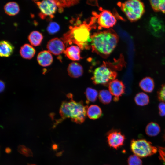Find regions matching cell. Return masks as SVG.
I'll return each instance as SVG.
<instances>
[{"label": "cell", "instance_id": "1", "mask_svg": "<svg viewBox=\"0 0 165 165\" xmlns=\"http://www.w3.org/2000/svg\"><path fill=\"white\" fill-rule=\"evenodd\" d=\"M119 39L118 35L112 29L94 33L90 36L92 51L102 57L106 58L115 49Z\"/></svg>", "mask_w": 165, "mask_h": 165}, {"label": "cell", "instance_id": "2", "mask_svg": "<svg viewBox=\"0 0 165 165\" xmlns=\"http://www.w3.org/2000/svg\"><path fill=\"white\" fill-rule=\"evenodd\" d=\"M94 16L89 23L86 21L69 27V30L64 34L62 40L67 44L74 43L81 49H86L90 41V31L96 21Z\"/></svg>", "mask_w": 165, "mask_h": 165}, {"label": "cell", "instance_id": "3", "mask_svg": "<svg viewBox=\"0 0 165 165\" xmlns=\"http://www.w3.org/2000/svg\"><path fill=\"white\" fill-rule=\"evenodd\" d=\"M72 97V94H68L67 97L69 100L62 103L59 112L61 120L70 118L74 122L81 124L86 119L88 106L84 105L82 101H75L73 99Z\"/></svg>", "mask_w": 165, "mask_h": 165}, {"label": "cell", "instance_id": "4", "mask_svg": "<svg viewBox=\"0 0 165 165\" xmlns=\"http://www.w3.org/2000/svg\"><path fill=\"white\" fill-rule=\"evenodd\" d=\"M119 6L131 22L140 19L145 12L143 3L139 0H131L119 3Z\"/></svg>", "mask_w": 165, "mask_h": 165}, {"label": "cell", "instance_id": "5", "mask_svg": "<svg viewBox=\"0 0 165 165\" xmlns=\"http://www.w3.org/2000/svg\"><path fill=\"white\" fill-rule=\"evenodd\" d=\"M117 75L116 71L104 63L95 69L91 79L94 84L108 86L110 82L115 79Z\"/></svg>", "mask_w": 165, "mask_h": 165}, {"label": "cell", "instance_id": "6", "mask_svg": "<svg viewBox=\"0 0 165 165\" xmlns=\"http://www.w3.org/2000/svg\"><path fill=\"white\" fill-rule=\"evenodd\" d=\"M130 148L134 155L140 157L150 156L156 153L158 149L152 143L145 139H133Z\"/></svg>", "mask_w": 165, "mask_h": 165}, {"label": "cell", "instance_id": "7", "mask_svg": "<svg viewBox=\"0 0 165 165\" xmlns=\"http://www.w3.org/2000/svg\"><path fill=\"white\" fill-rule=\"evenodd\" d=\"M94 16L99 26L107 29L111 28L117 22L116 17L108 10H102L99 14L96 13Z\"/></svg>", "mask_w": 165, "mask_h": 165}, {"label": "cell", "instance_id": "8", "mask_svg": "<svg viewBox=\"0 0 165 165\" xmlns=\"http://www.w3.org/2000/svg\"><path fill=\"white\" fill-rule=\"evenodd\" d=\"M35 2L40 10L39 16L42 19H44L47 16L52 18L54 16L57 8L54 0H43Z\"/></svg>", "mask_w": 165, "mask_h": 165}, {"label": "cell", "instance_id": "9", "mask_svg": "<svg viewBox=\"0 0 165 165\" xmlns=\"http://www.w3.org/2000/svg\"><path fill=\"white\" fill-rule=\"evenodd\" d=\"M108 143L111 148L117 149L122 146L125 140V137L120 131L117 130H112L107 134Z\"/></svg>", "mask_w": 165, "mask_h": 165}, {"label": "cell", "instance_id": "10", "mask_svg": "<svg viewBox=\"0 0 165 165\" xmlns=\"http://www.w3.org/2000/svg\"><path fill=\"white\" fill-rule=\"evenodd\" d=\"M108 86L109 91L114 96L113 100L116 102L118 101L119 97L124 93V85L122 81L115 79L110 82Z\"/></svg>", "mask_w": 165, "mask_h": 165}, {"label": "cell", "instance_id": "11", "mask_svg": "<svg viewBox=\"0 0 165 165\" xmlns=\"http://www.w3.org/2000/svg\"><path fill=\"white\" fill-rule=\"evenodd\" d=\"M64 43L62 40L54 38L50 40L47 45L48 51L55 55H59L65 50Z\"/></svg>", "mask_w": 165, "mask_h": 165}, {"label": "cell", "instance_id": "12", "mask_svg": "<svg viewBox=\"0 0 165 165\" xmlns=\"http://www.w3.org/2000/svg\"><path fill=\"white\" fill-rule=\"evenodd\" d=\"M149 26L150 31L155 36H160L164 31L165 27L163 22L157 17L151 18Z\"/></svg>", "mask_w": 165, "mask_h": 165}, {"label": "cell", "instance_id": "13", "mask_svg": "<svg viewBox=\"0 0 165 165\" xmlns=\"http://www.w3.org/2000/svg\"><path fill=\"white\" fill-rule=\"evenodd\" d=\"M37 59L38 64L43 67L50 65L53 61L52 55L48 50H44L39 52L37 55Z\"/></svg>", "mask_w": 165, "mask_h": 165}, {"label": "cell", "instance_id": "14", "mask_svg": "<svg viewBox=\"0 0 165 165\" xmlns=\"http://www.w3.org/2000/svg\"><path fill=\"white\" fill-rule=\"evenodd\" d=\"M67 71L68 75L73 78H79L83 73V68L82 66L79 63L73 62L68 65Z\"/></svg>", "mask_w": 165, "mask_h": 165}, {"label": "cell", "instance_id": "15", "mask_svg": "<svg viewBox=\"0 0 165 165\" xmlns=\"http://www.w3.org/2000/svg\"><path fill=\"white\" fill-rule=\"evenodd\" d=\"M80 49L77 46L72 45L67 48L64 53L70 60L73 61L80 59Z\"/></svg>", "mask_w": 165, "mask_h": 165}, {"label": "cell", "instance_id": "16", "mask_svg": "<svg viewBox=\"0 0 165 165\" xmlns=\"http://www.w3.org/2000/svg\"><path fill=\"white\" fill-rule=\"evenodd\" d=\"M14 47L9 42L6 40L0 41V57H8L13 53Z\"/></svg>", "mask_w": 165, "mask_h": 165}, {"label": "cell", "instance_id": "17", "mask_svg": "<svg viewBox=\"0 0 165 165\" xmlns=\"http://www.w3.org/2000/svg\"><path fill=\"white\" fill-rule=\"evenodd\" d=\"M139 86L144 91L150 93L153 90L155 84L153 79L149 77H146L142 79L139 83Z\"/></svg>", "mask_w": 165, "mask_h": 165}, {"label": "cell", "instance_id": "18", "mask_svg": "<svg viewBox=\"0 0 165 165\" xmlns=\"http://www.w3.org/2000/svg\"><path fill=\"white\" fill-rule=\"evenodd\" d=\"M36 52L35 49L31 45L25 44L22 46L20 50L21 56L24 58L28 59H31Z\"/></svg>", "mask_w": 165, "mask_h": 165}, {"label": "cell", "instance_id": "19", "mask_svg": "<svg viewBox=\"0 0 165 165\" xmlns=\"http://www.w3.org/2000/svg\"><path fill=\"white\" fill-rule=\"evenodd\" d=\"M87 115L90 119L95 120L101 117L102 111L99 106L97 105H91L88 108Z\"/></svg>", "mask_w": 165, "mask_h": 165}, {"label": "cell", "instance_id": "20", "mask_svg": "<svg viewBox=\"0 0 165 165\" xmlns=\"http://www.w3.org/2000/svg\"><path fill=\"white\" fill-rule=\"evenodd\" d=\"M4 9L5 13L10 16L16 15L18 14L20 10L18 4L14 2H9L6 3Z\"/></svg>", "mask_w": 165, "mask_h": 165}, {"label": "cell", "instance_id": "21", "mask_svg": "<svg viewBox=\"0 0 165 165\" xmlns=\"http://www.w3.org/2000/svg\"><path fill=\"white\" fill-rule=\"evenodd\" d=\"M43 39L42 34L36 31L31 32L28 37V39L31 44L35 46H39L41 44Z\"/></svg>", "mask_w": 165, "mask_h": 165}, {"label": "cell", "instance_id": "22", "mask_svg": "<svg viewBox=\"0 0 165 165\" xmlns=\"http://www.w3.org/2000/svg\"><path fill=\"white\" fill-rule=\"evenodd\" d=\"M160 131V128L156 123L152 122L149 123L146 126L145 133L147 135L150 137L157 135Z\"/></svg>", "mask_w": 165, "mask_h": 165}, {"label": "cell", "instance_id": "23", "mask_svg": "<svg viewBox=\"0 0 165 165\" xmlns=\"http://www.w3.org/2000/svg\"><path fill=\"white\" fill-rule=\"evenodd\" d=\"M134 101L138 105L144 106L148 104L149 101V97L145 93L140 92L135 96Z\"/></svg>", "mask_w": 165, "mask_h": 165}, {"label": "cell", "instance_id": "24", "mask_svg": "<svg viewBox=\"0 0 165 165\" xmlns=\"http://www.w3.org/2000/svg\"><path fill=\"white\" fill-rule=\"evenodd\" d=\"M85 94L87 99V103L95 101L98 95L97 91L96 90L90 87H88L86 89Z\"/></svg>", "mask_w": 165, "mask_h": 165}, {"label": "cell", "instance_id": "25", "mask_svg": "<svg viewBox=\"0 0 165 165\" xmlns=\"http://www.w3.org/2000/svg\"><path fill=\"white\" fill-rule=\"evenodd\" d=\"M98 97L101 103L105 104H108L111 101L112 95L109 91L106 90H102L100 91Z\"/></svg>", "mask_w": 165, "mask_h": 165}, {"label": "cell", "instance_id": "26", "mask_svg": "<svg viewBox=\"0 0 165 165\" xmlns=\"http://www.w3.org/2000/svg\"><path fill=\"white\" fill-rule=\"evenodd\" d=\"M57 7L59 9L69 7L76 4L79 2L78 0H54Z\"/></svg>", "mask_w": 165, "mask_h": 165}, {"label": "cell", "instance_id": "27", "mask_svg": "<svg viewBox=\"0 0 165 165\" xmlns=\"http://www.w3.org/2000/svg\"><path fill=\"white\" fill-rule=\"evenodd\" d=\"M60 29V26L56 22H50L47 26V30L50 34H54L59 31Z\"/></svg>", "mask_w": 165, "mask_h": 165}, {"label": "cell", "instance_id": "28", "mask_svg": "<svg viewBox=\"0 0 165 165\" xmlns=\"http://www.w3.org/2000/svg\"><path fill=\"white\" fill-rule=\"evenodd\" d=\"M128 165H142V161L140 157L135 155L130 156L127 160Z\"/></svg>", "mask_w": 165, "mask_h": 165}, {"label": "cell", "instance_id": "29", "mask_svg": "<svg viewBox=\"0 0 165 165\" xmlns=\"http://www.w3.org/2000/svg\"><path fill=\"white\" fill-rule=\"evenodd\" d=\"M159 100L163 102H165V83L163 84L157 93Z\"/></svg>", "mask_w": 165, "mask_h": 165}, {"label": "cell", "instance_id": "30", "mask_svg": "<svg viewBox=\"0 0 165 165\" xmlns=\"http://www.w3.org/2000/svg\"><path fill=\"white\" fill-rule=\"evenodd\" d=\"M160 0H150V3L153 10L156 12L160 11L159 8Z\"/></svg>", "mask_w": 165, "mask_h": 165}, {"label": "cell", "instance_id": "31", "mask_svg": "<svg viewBox=\"0 0 165 165\" xmlns=\"http://www.w3.org/2000/svg\"><path fill=\"white\" fill-rule=\"evenodd\" d=\"M158 151L160 160L165 164V147H158Z\"/></svg>", "mask_w": 165, "mask_h": 165}, {"label": "cell", "instance_id": "32", "mask_svg": "<svg viewBox=\"0 0 165 165\" xmlns=\"http://www.w3.org/2000/svg\"><path fill=\"white\" fill-rule=\"evenodd\" d=\"M159 113L161 116H165V102H162L158 105Z\"/></svg>", "mask_w": 165, "mask_h": 165}, {"label": "cell", "instance_id": "33", "mask_svg": "<svg viewBox=\"0 0 165 165\" xmlns=\"http://www.w3.org/2000/svg\"><path fill=\"white\" fill-rule=\"evenodd\" d=\"M159 8L160 11L165 13V0H160Z\"/></svg>", "mask_w": 165, "mask_h": 165}, {"label": "cell", "instance_id": "34", "mask_svg": "<svg viewBox=\"0 0 165 165\" xmlns=\"http://www.w3.org/2000/svg\"><path fill=\"white\" fill-rule=\"evenodd\" d=\"M5 88V84L4 82L0 80V93L3 91Z\"/></svg>", "mask_w": 165, "mask_h": 165}, {"label": "cell", "instance_id": "35", "mask_svg": "<svg viewBox=\"0 0 165 165\" xmlns=\"http://www.w3.org/2000/svg\"><path fill=\"white\" fill-rule=\"evenodd\" d=\"M28 165H35V164H29Z\"/></svg>", "mask_w": 165, "mask_h": 165}, {"label": "cell", "instance_id": "36", "mask_svg": "<svg viewBox=\"0 0 165 165\" xmlns=\"http://www.w3.org/2000/svg\"><path fill=\"white\" fill-rule=\"evenodd\" d=\"M165 139V136H164Z\"/></svg>", "mask_w": 165, "mask_h": 165}, {"label": "cell", "instance_id": "37", "mask_svg": "<svg viewBox=\"0 0 165 165\" xmlns=\"http://www.w3.org/2000/svg\"></svg>", "mask_w": 165, "mask_h": 165}]
</instances>
